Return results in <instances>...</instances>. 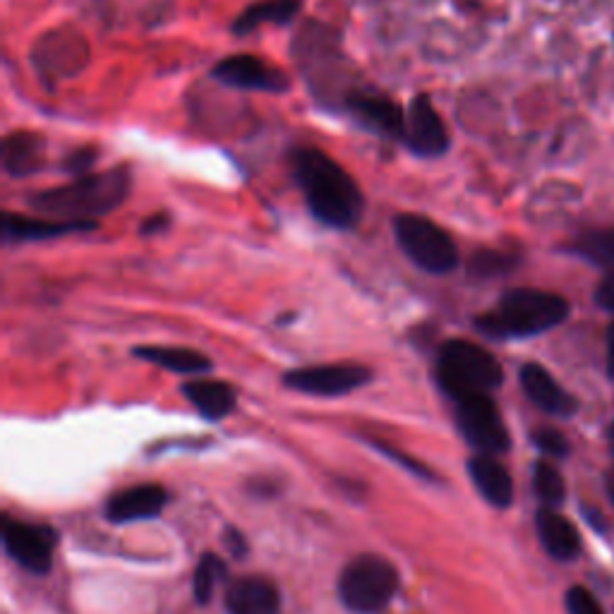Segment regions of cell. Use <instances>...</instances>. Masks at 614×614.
<instances>
[{"label":"cell","mask_w":614,"mask_h":614,"mask_svg":"<svg viewBox=\"0 0 614 614\" xmlns=\"http://www.w3.org/2000/svg\"><path fill=\"white\" fill-rule=\"evenodd\" d=\"M291 176L303 192L310 214L322 226L336 231L356 228L365 209L358 182L346 168L317 147H295L289 154Z\"/></svg>","instance_id":"cell-1"},{"label":"cell","mask_w":614,"mask_h":614,"mask_svg":"<svg viewBox=\"0 0 614 614\" xmlns=\"http://www.w3.org/2000/svg\"><path fill=\"white\" fill-rule=\"evenodd\" d=\"M130 188H133V174L127 166H118L103 174L80 176L68 186L30 192L27 204L36 214L58 221H97L121 206L127 200Z\"/></svg>","instance_id":"cell-2"},{"label":"cell","mask_w":614,"mask_h":614,"mask_svg":"<svg viewBox=\"0 0 614 614\" xmlns=\"http://www.w3.org/2000/svg\"><path fill=\"white\" fill-rule=\"evenodd\" d=\"M569 317L561 295L540 289H509L492 310L476 317V330L488 338H526L555 330Z\"/></svg>","instance_id":"cell-3"},{"label":"cell","mask_w":614,"mask_h":614,"mask_svg":"<svg viewBox=\"0 0 614 614\" xmlns=\"http://www.w3.org/2000/svg\"><path fill=\"white\" fill-rule=\"evenodd\" d=\"M437 384L454 403L490 394L504 382L500 360L488 348L466 338H449L437 353Z\"/></svg>","instance_id":"cell-4"},{"label":"cell","mask_w":614,"mask_h":614,"mask_svg":"<svg viewBox=\"0 0 614 614\" xmlns=\"http://www.w3.org/2000/svg\"><path fill=\"white\" fill-rule=\"evenodd\" d=\"M399 571L380 555H358L338 577V598L353 614H380L399 593Z\"/></svg>","instance_id":"cell-5"},{"label":"cell","mask_w":614,"mask_h":614,"mask_svg":"<svg viewBox=\"0 0 614 614\" xmlns=\"http://www.w3.org/2000/svg\"><path fill=\"white\" fill-rule=\"evenodd\" d=\"M394 235L403 253L415 267L435 277L451 273L461 263L459 247L451 235L423 214H399L394 219Z\"/></svg>","instance_id":"cell-6"},{"label":"cell","mask_w":614,"mask_h":614,"mask_svg":"<svg viewBox=\"0 0 614 614\" xmlns=\"http://www.w3.org/2000/svg\"><path fill=\"white\" fill-rule=\"evenodd\" d=\"M456 423H459L464 439L478 454L498 456L512 447V437H509L502 413L490 394L470 397L456 403Z\"/></svg>","instance_id":"cell-7"},{"label":"cell","mask_w":614,"mask_h":614,"mask_svg":"<svg viewBox=\"0 0 614 614\" xmlns=\"http://www.w3.org/2000/svg\"><path fill=\"white\" fill-rule=\"evenodd\" d=\"M372 380V370L358 362H332L298 368L283 375V384L310 397H344Z\"/></svg>","instance_id":"cell-8"},{"label":"cell","mask_w":614,"mask_h":614,"mask_svg":"<svg viewBox=\"0 0 614 614\" xmlns=\"http://www.w3.org/2000/svg\"><path fill=\"white\" fill-rule=\"evenodd\" d=\"M344 111L370 133L403 142L406 135V111L394 99L372 89H350L344 97Z\"/></svg>","instance_id":"cell-9"},{"label":"cell","mask_w":614,"mask_h":614,"mask_svg":"<svg viewBox=\"0 0 614 614\" xmlns=\"http://www.w3.org/2000/svg\"><path fill=\"white\" fill-rule=\"evenodd\" d=\"M3 545L5 552L36 577H44L54 567V552L58 535L48 526L22 524V521H3Z\"/></svg>","instance_id":"cell-10"},{"label":"cell","mask_w":614,"mask_h":614,"mask_svg":"<svg viewBox=\"0 0 614 614\" xmlns=\"http://www.w3.org/2000/svg\"><path fill=\"white\" fill-rule=\"evenodd\" d=\"M214 80L233 89L267 91V94H283L291 89V80L277 65H271L257 56H228L219 60L212 70Z\"/></svg>","instance_id":"cell-11"},{"label":"cell","mask_w":614,"mask_h":614,"mask_svg":"<svg viewBox=\"0 0 614 614\" xmlns=\"http://www.w3.org/2000/svg\"><path fill=\"white\" fill-rule=\"evenodd\" d=\"M406 145L415 156L439 159L449 152V130L444 125L429 94H415L406 109Z\"/></svg>","instance_id":"cell-12"},{"label":"cell","mask_w":614,"mask_h":614,"mask_svg":"<svg viewBox=\"0 0 614 614\" xmlns=\"http://www.w3.org/2000/svg\"><path fill=\"white\" fill-rule=\"evenodd\" d=\"M521 387H524V394L538 406L540 411L557 415V417H569L577 413L579 401L573 399L567 389H561L555 377L547 372L543 365L528 362L521 368Z\"/></svg>","instance_id":"cell-13"},{"label":"cell","mask_w":614,"mask_h":614,"mask_svg":"<svg viewBox=\"0 0 614 614\" xmlns=\"http://www.w3.org/2000/svg\"><path fill=\"white\" fill-rule=\"evenodd\" d=\"M166 502H168V492L161 485L145 482V485H135L113 494L107 504V518L113 521V524H130V521L154 518L164 512Z\"/></svg>","instance_id":"cell-14"},{"label":"cell","mask_w":614,"mask_h":614,"mask_svg":"<svg viewBox=\"0 0 614 614\" xmlns=\"http://www.w3.org/2000/svg\"><path fill=\"white\" fill-rule=\"evenodd\" d=\"M46 137L34 130H15L3 139V168L10 178H32L46 166Z\"/></svg>","instance_id":"cell-15"},{"label":"cell","mask_w":614,"mask_h":614,"mask_svg":"<svg viewBox=\"0 0 614 614\" xmlns=\"http://www.w3.org/2000/svg\"><path fill=\"white\" fill-rule=\"evenodd\" d=\"M228 614H279L281 593L265 577H241L226 591Z\"/></svg>","instance_id":"cell-16"},{"label":"cell","mask_w":614,"mask_h":614,"mask_svg":"<svg viewBox=\"0 0 614 614\" xmlns=\"http://www.w3.org/2000/svg\"><path fill=\"white\" fill-rule=\"evenodd\" d=\"M97 221H58V219H30L5 212L3 214V241L10 243H36L51 241L58 235L94 231Z\"/></svg>","instance_id":"cell-17"},{"label":"cell","mask_w":614,"mask_h":614,"mask_svg":"<svg viewBox=\"0 0 614 614\" xmlns=\"http://www.w3.org/2000/svg\"><path fill=\"white\" fill-rule=\"evenodd\" d=\"M468 473L470 480H473L476 490L492 506L504 509L514 502V480L509 476L504 464L498 461V456L476 454L473 459L468 461Z\"/></svg>","instance_id":"cell-18"},{"label":"cell","mask_w":614,"mask_h":614,"mask_svg":"<svg viewBox=\"0 0 614 614\" xmlns=\"http://www.w3.org/2000/svg\"><path fill=\"white\" fill-rule=\"evenodd\" d=\"M535 526H538L540 543L547 550V555L559 559V561H571L577 559L581 552V538L577 526L569 518L552 512L550 506L540 509L535 516Z\"/></svg>","instance_id":"cell-19"},{"label":"cell","mask_w":614,"mask_h":614,"mask_svg":"<svg viewBox=\"0 0 614 614\" xmlns=\"http://www.w3.org/2000/svg\"><path fill=\"white\" fill-rule=\"evenodd\" d=\"M300 8H303V0H257V3L247 5L233 20L231 30L235 36H245L255 32L259 24H279V27H286V24L295 20Z\"/></svg>","instance_id":"cell-20"},{"label":"cell","mask_w":614,"mask_h":614,"mask_svg":"<svg viewBox=\"0 0 614 614\" xmlns=\"http://www.w3.org/2000/svg\"><path fill=\"white\" fill-rule=\"evenodd\" d=\"M133 356L176 375H202L212 370V360L204 353L180 346H137Z\"/></svg>","instance_id":"cell-21"},{"label":"cell","mask_w":614,"mask_h":614,"mask_svg":"<svg viewBox=\"0 0 614 614\" xmlns=\"http://www.w3.org/2000/svg\"><path fill=\"white\" fill-rule=\"evenodd\" d=\"M182 394L206 421H221L235 409V389L221 380H192L182 384Z\"/></svg>","instance_id":"cell-22"},{"label":"cell","mask_w":614,"mask_h":614,"mask_svg":"<svg viewBox=\"0 0 614 614\" xmlns=\"http://www.w3.org/2000/svg\"><path fill=\"white\" fill-rule=\"evenodd\" d=\"M521 265V257L512 250H494V247H480L468 257L466 273L470 279L478 281H492L506 277Z\"/></svg>","instance_id":"cell-23"},{"label":"cell","mask_w":614,"mask_h":614,"mask_svg":"<svg viewBox=\"0 0 614 614\" xmlns=\"http://www.w3.org/2000/svg\"><path fill=\"white\" fill-rule=\"evenodd\" d=\"M569 250L588 259L591 265L614 269V231L612 228H593L577 235Z\"/></svg>","instance_id":"cell-24"},{"label":"cell","mask_w":614,"mask_h":614,"mask_svg":"<svg viewBox=\"0 0 614 614\" xmlns=\"http://www.w3.org/2000/svg\"><path fill=\"white\" fill-rule=\"evenodd\" d=\"M224 579H226L224 559L216 557V555H204L200 559L198 569H194V579H192L194 600H198L200 605H206L209 600L214 598V591Z\"/></svg>","instance_id":"cell-25"},{"label":"cell","mask_w":614,"mask_h":614,"mask_svg":"<svg viewBox=\"0 0 614 614\" xmlns=\"http://www.w3.org/2000/svg\"><path fill=\"white\" fill-rule=\"evenodd\" d=\"M533 488L535 494L547 504V506H557L565 500V478H561L559 470L547 464V461H538L533 468Z\"/></svg>","instance_id":"cell-26"},{"label":"cell","mask_w":614,"mask_h":614,"mask_svg":"<svg viewBox=\"0 0 614 614\" xmlns=\"http://www.w3.org/2000/svg\"><path fill=\"white\" fill-rule=\"evenodd\" d=\"M533 442L543 454L555 456V459H561V456L569 454V442L567 437L559 433L555 427H540L533 433Z\"/></svg>","instance_id":"cell-27"},{"label":"cell","mask_w":614,"mask_h":614,"mask_svg":"<svg viewBox=\"0 0 614 614\" xmlns=\"http://www.w3.org/2000/svg\"><path fill=\"white\" fill-rule=\"evenodd\" d=\"M99 159V149L97 147H77L75 152H70L63 159V171H68L72 176H87L91 164Z\"/></svg>","instance_id":"cell-28"},{"label":"cell","mask_w":614,"mask_h":614,"mask_svg":"<svg viewBox=\"0 0 614 614\" xmlns=\"http://www.w3.org/2000/svg\"><path fill=\"white\" fill-rule=\"evenodd\" d=\"M370 444H372V447H375L377 451L384 454V456H389V459H394L397 464H401L403 468L411 470V473H415L417 478H425V480H433V478H435L433 470H429L425 464L411 459V456H403L399 449H391L389 444H384V442H377V439H372Z\"/></svg>","instance_id":"cell-29"},{"label":"cell","mask_w":614,"mask_h":614,"mask_svg":"<svg viewBox=\"0 0 614 614\" xmlns=\"http://www.w3.org/2000/svg\"><path fill=\"white\" fill-rule=\"evenodd\" d=\"M567 610H569V614H603V607H600L593 593L585 591V588H581V585L571 588V591L567 593Z\"/></svg>","instance_id":"cell-30"},{"label":"cell","mask_w":614,"mask_h":614,"mask_svg":"<svg viewBox=\"0 0 614 614\" xmlns=\"http://www.w3.org/2000/svg\"><path fill=\"white\" fill-rule=\"evenodd\" d=\"M595 303L614 315V273H610V277L600 281L598 291H595Z\"/></svg>","instance_id":"cell-31"},{"label":"cell","mask_w":614,"mask_h":614,"mask_svg":"<svg viewBox=\"0 0 614 614\" xmlns=\"http://www.w3.org/2000/svg\"><path fill=\"white\" fill-rule=\"evenodd\" d=\"M168 226H171V216H168L166 212H161V214H154V216H147L145 221H142L139 235H156V233H164Z\"/></svg>","instance_id":"cell-32"},{"label":"cell","mask_w":614,"mask_h":614,"mask_svg":"<svg viewBox=\"0 0 614 614\" xmlns=\"http://www.w3.org/2000/svg\"><path fill=\"white\" fill-rule=\"evenodd\" d=\"M226 545H228V550L233 557H243L247 552V543L243 535L235 531V528H228L226 531Z\"/></svg>","instance_id":"cell-33"},{"label":"cell","mask_w":614,"mask_h":614,"mask_svg":"<svg viewBox=\"0 0 614 614\" xmlns=\"http://www.w3.org/2000/svg\"><path fill=\"white\" fill-rule=\"evenodd\" d=\"M607 372L614 380V322L610 324V330H607Z\"/></svg>","instance_id":"cell-34"},{"label":"cell","mask_w":614,"mask_h":614,"mask_svg":"<svg viewBox=\"0 0 614 614\" xmlns=\"http://www.w3.org/2000/svg\"><path fill=\"white\" fill-rule=\"evenodd\" d=\"M610 439H612V447H614V423H612V427H610Z\"/></svg>","instance_id":"cell-35"},{"label":"cell","mask_w":614,"mask_h":614,"mask_svg":"<svg viewBox=\"0 0 614 614\" xmlns=\"http://www.w3.org/2000/svg\"><path fill=\"white\" fill-rule=\"evenodd\" d=\"M612 498H614V490H612Z\"/></svg>","instance_id":"cell-36"}]
</instances>
